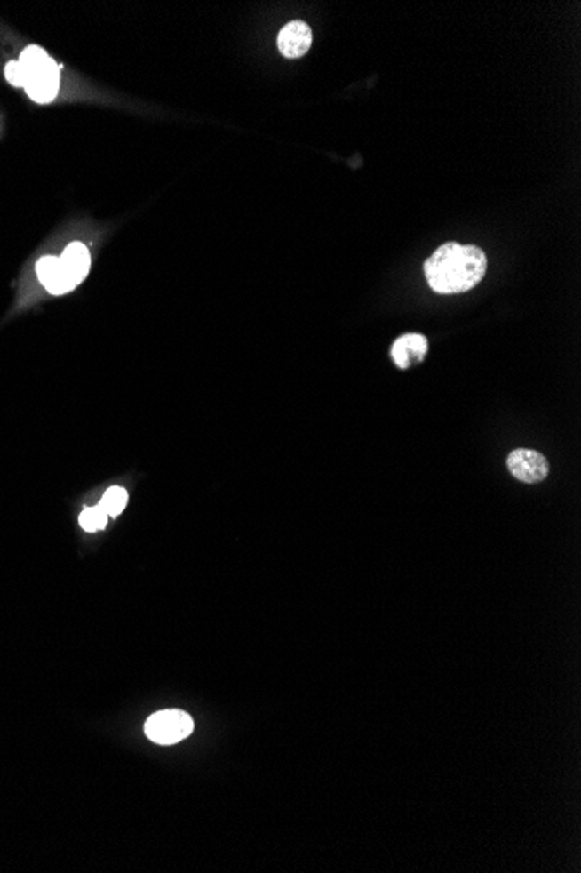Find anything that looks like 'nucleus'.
Wrapping results in <instances>:
<instances>
[{
    "label": "nucleus",
    "mask_w": 581,
    "mask_h": 873,
    "mask_svg": "<svg viewBox=\"0 0 581 873\" xmlns=\"http://www.w3.org/2000/svg\"><path fill=\"white\" fill-rule=\"evenodd\" d=\"M488 270L486 253L472 244L446 243L425 262L430 288L441 295L465 293L477 286Z\"/></svg>",
    "instance_id": "obj_1"
},
{
    "label": "nucleus",
    "mask_w": 581,
    "mask_h": 873,
    "mask_svg": "<svg viewBox=\"0 0 581 873\" xmlns=\"http://www.w3.org/2000/svg\"><path fill=\"white\" fill-rule=\"evenodd\" d=\"M194 731V720L181 709H164L152 715L145 724V733L150 741L157 744H174L188 738Z\"/></svg>",
    "instance_id": "obj_2"
},
{
    "label": "nucleus",
    "mask_w": 581,
    "mask_h": 873,
    "mask_svg": "<svg viewBox=\"0 0 581 873\" xmlns=\"http://www.w3.org/2000/svg\"><path fill=\"white\" fill-rule=\"evenodd\" d=\"M506 466L512 477L522 483H540L548 477L550 469L546 457L529 448H517L510 452Z\"/></svg>",
    "instance_id": "obj_3"
},
{
    "label": "nucleus",
    "mask_w": 581,
    "mask_h": 873,
    "mask_svg": "<svg viewBox=\"0 0 581 873\" xmlns=\"http://www.w3.org/2000/svg\"><path fill=\"white\" fill-rule=\"evenodd\" d=\"M428 352V340L418 333H406L399 337L392 346V359L401 370H408L421 363Z\"/></svg>",
    "instance_id": "obj_4"
},
{
    "label": "nucleus",
    "mask_w": 581,
    "mask_h": 873,
    "mask_svg": "<svg viewBox=\"0 0 581 873\" xmlns=\"http://www.w3.org/2000/svg\"><path fill=\"white\" fill-rule=\"evenodd\" d=\"M277 45L286 58H299L306 54L312 45V30L303 21H290L281 30Z\"/></svg>",
    "instance_id": "obj_5"
},
{
    "label": "nucleus",
    "mask_w": 581,
    "mask_h": 873,
    "mask_svg": "<svg viewBox=\"0 0 581 873\" xmlns=\"http://www.w3.org/2000/svg\"><path fill=\"white\" fill-rule=\"evenodd\" d=\"M37 274L45 290L52 295H63L70 290L76 288V284L70 281V277L65 274L60 259L56 257H44L37 263Z\"/></svg>",
    "instance_id": "obj_6"
},
{
    "label": "nucleus",
    "mask_w": 581,
    "mask_h": 873,
    "mask_svg": "<svg viewBox=\"0 0 581 873\" xmlns=\"http://www.w3.org/2000/svg\"><path fill=\"white\" fill-rule=\"evenodd\" d=\"M25 89L28 96L37 103L52 101L60 89V68H51L41 74L28 76Z\"/></svg>",
    "instance_id": "obj_7"
},
{
    "label": "nucleus",
    "mask_w": 581,
    "mask_h": 873,
    "mask_svg": "<svg viewBox=\"0 0 581 873\" xmlns=\"http://www.w3.org/2000/svg\"><path fill=\"white\" fill-rule=\"evenodd\" d=\"M60 262H61L65 274L77 286L89 272V265H91L89 250L84 246L83 243H72L65 250V253L60 257Z\"/></svg>",
    "instance_id": "obj_8"
},
{
    "label": "nucleus",
    "mask_w": 581,
    "mask_h": 873,
    "mask_svg": "<svg viewBox=\"0 0 581 873\" xmlns=\"http://www.w3.org/2000/svg\"><path fill=\"white\" fill-rule=\"evenodd\" d=\"M20 63L27 70V76H34V74H41V72H45V70H51V68H58L56 61L51 60L47 56V52L44 49H41V47H37V45L27 47L21 52Z\"/></svg>",
    "instance_id": "obj_9"
},
{
    "label": "nucleus",
    "mask_w": 581,
    "mask_h": 873,
    "mask_svg": "<svg viewBox=\"0 0 581 873\" xmlns=\"http://www.w3.org/2000/svg\"><path fill=\"white\" fill-rule=\"evenodd\" d=\"M125 504H127V492L121 486H114L103 495L99 506L108 515V518H117L124 511Z\"/></svg>",
    "instance_id": "obj_10"
},
{
    "label": "nucleus",
    "mask_w": 581,
    "mask_h": 873,
    "mask_svg": "<svg viewBox=\"0 0 581 873\" xmlns=\"http://www.w3.org/2000/svg\"><path fill=\"white\" fill-rule=\"evenodd\" d=\"M79 522H81L84 530L98 532V530H103L108 524V515L103 511L101 506H94V508L84 509Z\"/></svg>",
    "instance_id": "obj_11"
},
{
    "label": "nucleus",
    "mask_w": 581,
    "mask_h": 873,
    "mask_svg": "<svg viewBox=\"0 0 581 873\" xmlns=\"http://www.w3.org/2000/svg\"><path fill=\"white\" fill-rule=\"evenodd\" d=\"M5 79L12 84V86H18V88H25L27 84V70L23 68V65L20 61H9L5 65Z\"/></svg>",
    "instance_id": "obj_12"
}]
</instances>
